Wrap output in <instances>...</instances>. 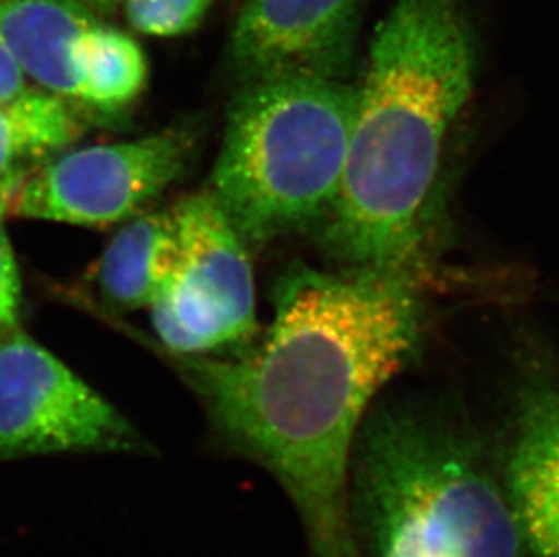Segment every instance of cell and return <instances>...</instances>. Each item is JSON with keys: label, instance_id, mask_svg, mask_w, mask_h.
Returning a JSON list of instances; mask_svg holds the SVG:
<instances>
[{"label": "cell", "instance_id": "cell-18", "mask_svg": "<svg viewBox=\"0 0 559 557\" xmlns=\"http://www.w3.org/2000/svg\"><path fill=\"white\" fill-rule=\"evenodd\" d=\"M84 2H91V4L98 5H112L118 4V2H123V0H84Z\"/></svg>", "mask_w": 559, "mask_h": 557}, {"label": "cell", "instance_id": "cell-2", "mask_svg": "<svg viewBox=\"0 0 559 557\" xmlns=\"http://www.w3.org/2000/svg\"><path fill=\"white\" fill-rule=\"evenodd\" d=\"M475 84L459 0H395L357 87L343 185L322 239L346 269L417 275L445 140Z\"/></svg>", "mask_w": 559, "mask_h": 557}, {"label": "cell", "instance_id": "cell-10", "mask_svg": "<svg viewBox=\"0 0 559 557\" xmlns=\"http://www.w3.org/2000/svg\"><path fill=\"white\" fill-rule=\"evenodd\" d=\"M84 0H0V38L40 87L79 98L74 48L95 24Z\"/></svg>", "mask_w": 559, "mask_h": 557}, {"label": "cell", "instance_id": "cell-1", "mask_svg": "<svg viewBox=\"0 0 559 557\" xmlns=\"http://www.w3.org/2000/svg\"><path fill=\"white\" fill-rule=\"evenodd\" d=\"M417 275L297 263L275 284L274 321L238 358H180L228 446L266 469L296 505L311 557H365L349 478L380 391L415 357Z\"/></svg>", "mask_w": 559, "mask_h": 557}, {"label": "cell", "instance_id": "cell-3", "mask_svg": "<svg viewBox=\"0 0 559 557\" xmlns=\"http://www.w3.org/2000/svg\"><path fill=\"white\" fill-rule=\"evenodd\" d=\"M349 498L357 540L373 557H522L511 505L480 443L417 402L366 416Z\"/></svg>", "mask_w": 559, "mask_h": 557}, {"label": "cell", "instance_id": "cell-8", "mask_svg": "<svg viewBox=\"0 0 559 557\" xmlns=\"http://www.w3.org/2000/svg\"><path fill=\"white\" fill-rule=\"evenodd\" d=\"M366 0H247L230 37V60L249 80L348 79Z\"/></svg>", "mask_w": 559, "mask_h": 557}, {"label": "cell", "instance_id": "cell-13", "mask_svg": "<svg viewBox=\"0 0 559 557\" xmlns=\"http://www.w3.org/2000/svg\"><path fill=\"white\" fill-rule=\"evenodd\" d=\"M79 137L80 126L60 96L27 91L19 100L0 106V179L22 174V159L68 147Z\"/></svg>", "mask_w": 559, "mask_h": 557}, {"label": "cell", "instance_id": "cell-12", "mask_svg": "<svg viewBox=\"0 0 559 557\" xmlns=\"http://www.w3.org/2000/svg\"><path fill=\"white\" fill-rule=\"evenodd\" d=\"M79 100L100 109L127 106L147 82V60L134 38L95 22L74 48Z\"/></svg>", "mask_w": 559, "mask_h": 557}, {"label": "cell", "instance_id": "cell-17", "mask_svg": "<svg viewBox=\"0 0 559 557\" xmlns=\"http://www.w3.org/2000/svg\"><path fill=\"white\" fill-rule=\"evenodd\" d=\"M22 181H24L22 174H13L10 178L0 179V222L8 212H11V205L16 192L21 189Z\"/></svg>", "mask_w": 559, "mask_h": 557}, {"label": "cell", "instance_id": "cell-4", "mask_svg": "<svg viewBox=\"0 0 559 557\" xmlns=\"http://www.w3.org/2000/svg\"><path fill=\"white\" fill-rule=\"evenodd\" d=\"M357 87L297 74L249 80L228 109L211 194L247 245L308 230L343 185Z\"/></svg>", "mask_w": 559, "mask_h": 557}, {"label": "cell", "instance_id": "cell-15", "mask_svg": "<svg viewBox=\"0 0 559 557\" xmlns=\"http://www.w3.org/2000/svg\"><path fill=\"white\" fill-rule=\"evenodd\" d=\"M21 310V275L15 253L0 223V330L15 327Z\"/></svg>", "mask_w": 559, "mask_h": 557}, {"label": "cell", "instance_id": "cell-7", "mask_svg": "<svg viewBox=\"0 0 559 557\" xmlns=\"http://www.w3.org/2000/svg\"><path fill=\"white\" fill-rule=\"evenodd\" d=\"M189 154V138L175 131L79 149L24 179L11 214L69 225H115L175 183Z\"/></svg>", "mask_w": 559, "mask_h": 557}, {"label": "cell", "instance_id": "cell-6", "mask_svg": "<svg viewBox=\"0 0 559 557\" xmlns=\"http://www.w3.org/2000/svg\"><path fill=\"white\" fill-rule=\"evenodd\" d=\"M143 452L142 435L27 335L0 342V458Z\"/></svg>", "mask_w": 559, "mask_h": 557}, {"label": "cell", "instance_id": "cell-11", "mask_svg": "<svg viewBox=\"0 0 559 557\" xmlns=\"http://www.w3.org/2000/svg\"><path fill=\"white\" fill-rule=\"evenodd\" d=\"M180 259L170 212H151L123 226L102 256L98 283L115 308L153 305L175 277Z\"/></svg>", "mask_w": 559, "mask_h": 557}, {"label": "cell", "instance_id": "cell-9", "mask_svg": "<svg viewBox=\"0 0 559 557\" xmlns=\"http://www.w3.org/2000/svg\"><path fill=\"white\" fill-rule=\"evenodd\" d=\"M516 410L501 485L522 557H559V388L534 380Z\"/></svg>", "mask_w": 559, "mask_h": 557}, {"label": "cell", "instance_id": "cell-14", "mask_svg": "<svg viewBox=\"0 0 559 557\" xmlns=\"http://www.w3.org/2000/svg\"><path fill=\"white\" fill-rule=\"evenodd\" d=\"M212 0H123L127 21L148 37H180L200 26Z\"/></svg>", "mask_w": 559, "mask_h": 557}, {"label": "cell", "instance_id": "cell-16", "mask_svg": "<svg viewBox=\"0 0 559 557\" xmlns=\"http://www.w3.org/2000/svg\"><path fill=\"white\" fill-rule=\"evenodd\" d=\"M27 76L15 55L0 38V106L19 100L27 93Z\"/></svg>", "mask_w": 559, "mask_h": 557}, {"label": "cell", "instance_id": "cell-5", "mask_svg": "<svg viewBox=\"0 0 559 557\" xmlns=\"http://www.w3.org/2000/svg\"><path fill=\"white\" fill-rule=\"evenodd\" d=\"M180 259L151 308L154 330L176 353H206L255 332V286L243 237L211 192L170 209Z\"/></svg>", "mask_w": 559, "mask_h": 557}]
</instances>
